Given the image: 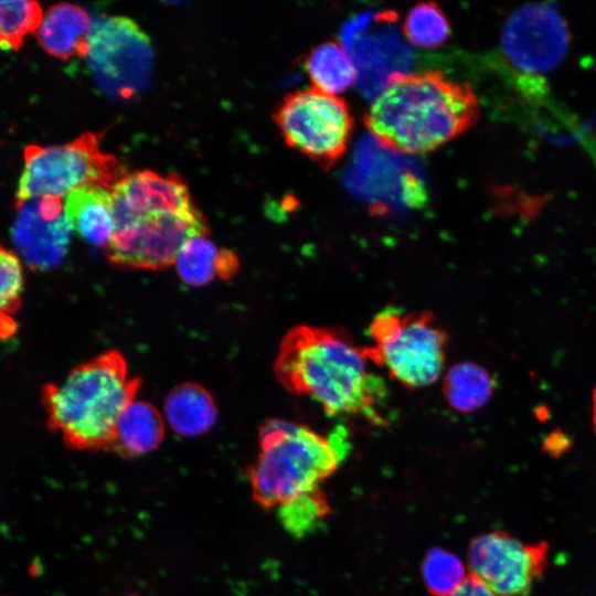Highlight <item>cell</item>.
<instances>
[{"label": "cell", "instance_id": "7", "mask_svg": "<svg viewBox=\"0 0 596 596\" xmlns=\"http://www.w3.org/2000/svg\"><path fill=\"white\" fill-rule=\"evenodd\" d=\"M274 118L286 143L323 169L344 155L354 127L345 100L313 86L289 93Z\"/></svg>", "mask_w": 596, "mask_h": 596}, {"label": "cell", "instance_id": "20", "mask_svg": "<svg viewBox=\"0 0 596 596\" xmlns=\"http://www.w3.org/2000/svg\"><path fill=\"white\" fill-rule=\"evenodd\" d=\"M493 391L494 382L490 373L475 362H459L450 366L443 384L447 403L464 414L485 406Z\"/></svg>", "mask_w": 596, "mask_h": 596}, {"label": "cell", "instance_id": "17", "mask_svg": "<svg viewBox=\"0 0 596 596\" xmlns=\"http://www.w3.org/2000/svg\"><path fill=\"white\" fill-rule=\"evenodd\" d=\"M174 264L181 280L195 287L211 283L216 276L230 279L238 269L236 255L227 248H219L206 236L189 240Z\"/></svg>", "mask_w": 596, "mask_h": 596}, {"label": "cell", "instance_id": "23", "mask_svg": "<svg viewBox=\"0 0 596 596\" xmlns=\"http://www.w3.org/2000/svg\"><path fill=\"white\" fill-rule=\"evenodd\" d=\"M421 572L427 590L435 596H450L469 575L462 561L441 547L427 552Z\"/></svg>", "mask_w": 596, "mask_h": 596}, {"label": "cell", "instance_id": "14", "mask_svg": "<svg viewBox=\"0 0 596 596\" xmlns=\"http://www.w3.org/2000/svg\"><path fill=\"white\" fill-rule=\"evenodd\" d=\"M92 26L91 18L83 8L58 3L43 14L35 33L41 46L49 54L67 60L73 56H87Z\"/></svg>", "mask_w": 596, "mask_h": 596}, {"label": "cell", "instance_id": "27", "mask_svg": "<svg viewBox=\"0 0 596 596\" xmlns=\"http://www.w3.org/2000/svg\"><path fill=\"white\" fill-rule=\"evenodd\" d=\"M592 423H593L594 430L596 433V386L593 391V396H592Z\"/></svg>", "mask_w": 596, "mask_h": 596}, {"label": "cell", "instance_id": "21", "mask_svg": "<svg viewBox=\"0 0 596 596\" xmlns=\"http://www.w3.org/2000/svg\"><path fill=\"white\" fill-rule=\"evenodd\" d=\"M403 34L414 45L436 47L446 42L450 24L443 9L433 1L413 6L403 22Z\"/></svg>", "mask_w": 596, "mask_h": 596}, {"label": "cell", "instance_id": "2", "mask_svg": "<svg viewBox=\"0 0 596 596\" xmlns=\"http://www.w3.org/2000/svg\"><path fill=\"white\" fill-rule=\"evenodd\" d=\"M480 105L467 83L439 71L394 73L376 93L363 123L377 141L403 153L433 151L470 129Z\"/></svg>", "mask_w": 596, "mask_h": 596}, {"label": "cell", "instance_id": "12", "mask_svg": "<svg viewBox=\"0 0 596 596\" xmlns=\"http://www.w3.org/2000/svg\"><path fill=\"white\" fill-rule=\"evenodd\" d=\"M18 206L13 243L34 269H51L64 259L72 234L61 198L42 196Z\"/></svg>", "mask_w": 596, "mask_h": 596}, {"label": "cell", "instance_id": "5", "mask_svg": "<svg viewBox=\"0 0 596 596\" xmlns=\"http://www.w3.org/2000/svg\"><path fill=\"white\" fill-rule=\"evenodd\" d=\"M371 363L408 389L433 384L441 374L447 333L429 311L385 308L369 326Z\"/></svg>", "mask_w": 596, "mask_h": 596}, {"label": "cell", "instance_id": "13", "mask_svg": "<svg viewBox=\"0 0 596 596\" xmlns=\"http://www.w3.org/2000/svg\"><path fill=\"white\" fill-rule=\"evenodd\" d=\"M195 207L187 184L174 173L161 175L150 170L135 172L121 178L111 190L115 228L140 216L182 213Z\"/></svg>", "mask_w": 596, "mask_h": 596}, {"label": "cell", "instance_id": "25", "mask_svg": "<svg viewBox=\"0 0 596 596\" xmlns=\"http://www.w3.org/2000/svg\"><path fill=\"white\" fill-rule=\"evenodd\" d=\"M23 284L20 258L0 245V313L14 312L19 308Z\"/></svg>", "mask_w": 596, "mask_h": 596}, {"label": "cell", "instance_id": "9", "mask_svg": "<svg viewBox=\"0 0 596 596\" xmlns=\"http://www.w3.org/2000/svg\"><path fill=\"white\" fill-rule=\"evenodd\" d=\"M207 233L206 220L196 207L182 213L149 214L115 228L106 255L119 267L163 269L174 264L189 240Z\"/></svg>", "mask_w": 596, "mask_h": 596}, {"label": "cell", "instance_id": "16", "mask_svg": "<svg viewBox=\"0 0 596 596\" xmlns=\"http://www.w3.org/2000/svg\"><path fill=\"white\" fill-rule=\"evenodd\" d=\"M164 414L171 428L185 437L207 433L217 418L212 395L195 382H184L169 392L164 400Z\"/></svg>", "mask_w": 596, "mask_h": 596}, {"label": "cell", "instance_id": "10", "mask_svg": "<svg viewBox=\"0 0 596 596\" xmlns=\"http://www.w3.org/2000/svg\"><path fill=\"white\" fill-rule=\"evenodd\" d=\"M545 541L524 542L501 530L473 538L467 568L499 596H526L549 565Z\"/></svg>", "mask_w": 596, "mask_h": 596}, {"label": "cell", "instance_id": "4", "mask_svg": "<svg viewBox=\"0 0 596 596\" xmlns=\"http://www.w3.org/2000/svg\"><path fill=\"white\" fill-rule=\"evenodd\" d=\"M344 441L341 430L327 437L295 422L266 421L258 454L246 468L253 499L270 511L320 488L344 458Z\"/></svg>", "mask_w": 596, "mask_h": 596}, {"label": "cell", "instance_id": "1", "mask_svg": "<svg viewBox=\"0 0 596 596\" xmlns=\"http://www.w3.org/2000/svg\"><path fill=\"white\" fill-rule=\"evenodd\" d=\"M370 363L344 331L302 324L281 340L274 371L288 392L310 397L330 416L384 424L385 387Z\"/></svg>", "mask_w": 596, "mask_h": 596}, {"label": "cell", "instance_id": "3", "mask_svg": "<svg viewBox=\"0 0 596 596\" xmlns=\"http://www.w3.org/2000/svg\"><path fill=\"white\" fill-rule=\"evenodd\" d=\"M140 384V379L129 375L119 351L103 352L75 366L62 382L43 386L47 426L68 448L110 449L117 423Z\"/></svg>", "mask_w": 596, "mask_h": 596}, {"label": "cell", "instance_id": "15", "mask_svg": "<svg viewBox=\"0 0 596 596\" xmlns=\"http://www.w3.org/2000/svg\"><path fill=\"white\" fill-rule=\"evenodd\" d=\"M63 207L73 231L106 248L115 228L110 189L97 184L76 188L65 196Z\"/></svg>", "mask_w": 596, "mask_h": 596}, {"label": "cell", "instance_id": "28", "mask_svg": "<svg viewBox=\"0 0 596 596\" xmlns=\"http://www.w3.org/2000/svg\"><path fill=\"white\" fill-rule=\"evenodd\" d=\"M125 596H138V595H136V594H130V595H125Z\"/></svg>", "mask_w": 596, "mask_h": 596}, {"label": "cell", "instance_id": "24", "mask_svg": "<svg viewBox=\"0 0 596 596\" xmlns=\"http://www.w3.org/2000/svg\"><path fill=\"white\" fill-rule=\"evenodd\" d=\"M42 18L35 1H0V49L18 50L25 36L38 30Z\"/></svg>", "mask_w": 596, "mask_h": 596}, {"label": "cell", "instance_id": "19", "mask_svg": "<svg viewBox=\"0 0 596 596\" xmlns=\"http://www.w3.org/2000/svg\"><path fill=\"white\" fill-rule=\"evenodd\" d=\"M312 86L337 95L358 81V71L344 45L336 40L313 46L305 61Z\"/></svg>", "mask_w": 596, "mask_h": 596}, {"label": "cell", "instance_id": "6", "mask_svg": "<svg viewBox=\"0 0 596 596\" xmlns=\"http://www.w3.org/2000/svg\"><path fill=\"white\" fill-rule=\"evenodd\" d=\"M123 172L120 161L100 150L99 136L93 132L61 146L30 145L24 150L17 205L42 196H66L86 184L113 190Z\"/></svg>", "mask_w": 596, "mask_h": 596}, {"label": "cell", "instance_id": "26", "mask_svg": "<svg viewBox=\"0 0 596 596\" xmlns=\"http://www.w3.org/2000/svg\"><path fill=\"white\" fill-rule=\"evenodd\" d=\"M450 596H499L481 581L468 575L465 582Z\"/></svg>", "mask_w": 596, "mask_h": 596}, {"label": "cell", "instance_id": "18", "mask_svg": "<svg viewBox=\"0 0 596 596\" xmlns=\"http://www.w3.org/2000/svg\"><path fill=\"white\" fill-rule=\"evenodd\" d=\"M164 437L158 409L145 401H134L121 414L111 450L124 457L146 455L157 449Z\"/></svg>", "mask_w": 596, "mask_h": 596}, {"label": "cell", "instance_id": "22", "mask_svg": "<svg viewBox=\"0 0 596 596\" xmlns=\"http://www.w3.org/2000/svg\"><path fill=\"white\" fill-rule=\"evenodd\" d=\"M284 528L294 536L302 538L317 530L330 514L326 493L315 489L276 509Z\"/></svg>", "mask_w": 596, "mask_h": 596}, {"label": "cell", "instance_id": "11", "mask_svg": "<svg viewBox=\"0 0 596 596\" xmlns=\"http://www.w3.org/2000/svg\"><path fill=\"white\" fill-rule=\"evenodd\" d=\"M501 43L508 57L519 68L546 72L565 57L570 33L555 8L531 3L509 17L502 30Z\"/></svg>", "mask_w": 596, "mask_h": 596}, {"label": "cell", "instance_id": "8", "mask_svg": "<svg viewBox=\"0 0 596 596\" xmlns=\"http://www.w3.org/2000/svg\"><path fill=\"white\" fill-rule=\"evenodd\" d=\"M86 56L93 75L105 92L124 98L138 94L149 78L153 51L147 34L126 17L97 20Z\"/></svg>", "mask_w": 596, "mask_h": 596}]
</instances>
